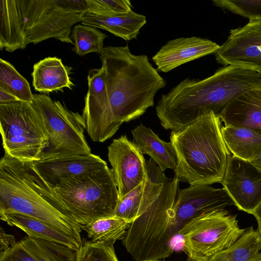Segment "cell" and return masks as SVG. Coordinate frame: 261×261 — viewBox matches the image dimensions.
<instances>
[{"label": "cell", "mask_w": 261, "mask_h": 261, "mask_svg": "<svg viewBox=\"0 0 261 261\" xmlns=\"http://www.w3.org/2000/svg\"><path fill=\"white\" fill-rule=\"evenodd\" d=\"M17 0H0V49L13 52L28 45Z\"/></svg>", "instance_id": "obj_22"}, {"label": "cell", "mask_w": 261, "mask_h": 261, "mask_svg": "<svg viewBox=\"0 0 261 261\" xmlns=\"http://www.w3.org/2000/svg\"><path fill=\"white\" fill-rule=\"evenodd\" d=\"M28 44L54 38L73 44L70 34L88 12L86 0H17Z\"/></svg>", "instance_id": "obj_8"}, {"label": "cell", "mask_w": 261, "mask_h": 261, "mask_svg": "<svg viewBox=\"0 0 261 261\" xmlns=\"http://www.w3.org/2000/svg\"><path fill=\"white\" fill-rule=\"evenodd\" d=\"M32 103L43 119L48 138L40 160L91 153L82 115L44 94H34Z\"/></svg>", "instance_id": "obj_9"}, {"label": "cell", "mask_w": 261, "mask_h": 261, "mask_svg": "<svg viewBox=\"0 0 261 261\" xmlns=\"http://www.w3.org/2000/svg\"><path fill=\"white\" fill-rule=\"evenodd\" d=\"M255 218L257 224V230L261 234V201L252 214Z\"/></svg>", "instance_id": "obj_36"}, {"label": "cell", "mask_w": 261, "mask_h": 261, "mask_svg": "<svg viewBox=\"0 0 261 261\" xmlns=\"http://www.w3.org/2000/svg\"><path fill=\"white\" fill-rule=\"evenodd\" d=\"M259 88L260 72L224 66L204 79L188 77L181 81L161 96L156 114L164 128L177 131L211 112L219 116L238 97Z\"/></svg>", "instance_id": "obj_1"}, {"label": "cell", "mask_w": 261, "mask_h": 261, "mask_svg": "<svg viewBox=\"0 0 261 261\" xmlns=\"http://www.w3.org/2000/svg\"><path fill=\"white\" fill-rule=\"evenodd\" d=\"M108 159L112 166L119 195L122 198L145 181L147 164L143 154L126 135L114 139L108 146Z\"/></svg>", "instance_id": "obj_12"}, {"label": "cell", "mask_w": 261, "mask_h": 261, "mask_svg": "<svg viewBox=\"0 0 261 261\" xmlns=\"http://www.w3.org/2000/svg\"><path fill=\"white\" fill-rule=\"evenodd\" d=\"M129 224L113 216L96 219L81 228L87 232L91 242L114 246L117 240L123 239Z\"/></svg>", "instance_id": "obj_28"}, {"label": "cell", "mask_w": 261, "mask_h": 261, "mask_svg": "<svg viewBox=\"0 0 261 261\" xmlns=\"http://www.w3.org/2000/svg\"><path fill=\"white\" fill-rule=\"evenodd\" d=\"M247 229L241 228L236 216L226 210L213 211L185 223L178 232L188 261H208L215 254L228 248Z\"/></svg>", "instance_id": "obj_10"}, {"label": "cell", "mask_w": 261, "mask_h": 261, "mask_svg": "<svg viewBox=\"0 0 261 261\" xmlns=\"http://www.w3.org/2000/svg\"><path fill=\"white\" fill-rule=\"evenodd\" d=\"M18 100L14 96L0 90V104Z\"/></svg>", "instance_id": "obj_35"}, {"label": "cell", "mask_w": 261, "mask_h": 261, "mask_svg": "<svg viewBox=\"0 0 261 261\" xmlns=\"http://www.w3.org/2000/svg\"><path fill=\"white\" fill-rule=\"evenodd\" d=\"M71 67L66 66L61 59L47 57L33 66L32 73L35 90L42 93L61 91L63 88L72 89L74 84L69 74Z\"/></svg>", "instance_id": "obj_23"}, {"label": "cell", "mask_w": 261, "mask_h": 261, "mask_svg": "<svg viewBox=\"0 0 261 261\" xmlns=\"http://www.w3.org/2000/svg\"><path fill=\"white\" fill-rule=\"evenodd\" d=\"M250 162L261 171V152Z\"/></svg>", "instance_id": "obj_37"}, {"label": "cell", "mask_w": 261, "mask_h": 261, "mask_svg": "<svg viewBox=\"0 0 261 261\" xmlns=\"http://www.w3.org/2000/svg\"><path fill=\"white\" fill-rule=\"evenodd\" d=\"M147 261H160V260H147Z\"/></svg>", "instance_id": "obj_38"}, {"label": "cell", "mask_w": 261, "mask_h": 261, "mask_svg": "<svg viewBox=\"0 0 261 261\" xmlns=\"http://www.w3.org/2000/svg\"><path fill=\"white\" fill-rule=\"evenodd\" d=\"M22 214L81 238L80 225L35 168L5 154L0 161V214Z\"/></svg>", "instance_id": "obj_3"}, {"label": "cell", "mask_w": 261, "mask_h": 261, "mask_svg": "<svg viewBox=\"0 0 261 261\" xmlns=\"http://www.w3.org/2000/svg\"><path fill=\"white\" fill-rule=\"evenodd\" d=\"M35 168L55 188L63 179L77 176L107 166L99 156L92 154L75 155L33 162Z\"/></svg>", "instance_id": "obj_18"}, {"label": "cell", "mask_w": 261, "mask_h": 261, "mask_svg": "<svg viewBox=\"0 0 261 261\" xmlns=\"http://www.w3.org/2000/svg\"><path fill=\"white\" fill-rule=\"evenodd\" d=\"M88 12L99 15L111 16L127 13L133 6L129 0H86Z\"/></svg>", "instance_id": "obj_33"}, {"label": "cell", "mask_w": 261, "mask_h": 261, "mask_svg": "<svg viewBox=\"0 0 261 261\" xmlns=\"http://www.w3.org/2000/svg\"><path fill=\"white\" fill-rule=\"evenodd\" d=\"M220 45L206 38L181 37L168 41L152 57L157 70L168 72L186 63L215 54Z\"/></svg>", "instance_id": "obj_17"}, {"label": "cell", "mask_w": 261, "mask_h": 261, "mask_svg": "<svg viewBox=\"0 0 261 261\" xmlns=\"http://www.w3.org/2000/svg\"><path fill=\"white\" fill-rule=\"evenodd\" d=\"M261 234L252 228L228 248L220 251L208 261H261Z\"/></svg>", "instance_id": "obj_27"}, {"label": "cell", "mask_w": 261, "mask_h": 261, "mask_svg": "<svg viewBox=\"0 0 261 261\" xmlns=\"http://www.w3.org/2000/svg\"><path fill=\"white\" fill-rule=\"evenodd\" d=\"M225 143L232 155L250 161L261 152V131L230 125L221 127Z\"/></svg>", "instance_id": "obj_26"}, {"label": "cell", "mask_w": 261, "mask_h": 261, "mask_svg": "<svg viewBox=\"0 0 261 261\" xmlns=\"http://www.w3.org/2000/svg\"><path fill=\"white\" fill-rule=\"evenodd\" d=\"M222 121L211 112L177 131L170 142L176 159L179 181L190 185L221 183L230 155L221 133Z\"/></svg>", "instance_id": "obj_4"}, {"label": "cell", "mask_w": 261, "mask_h": 261, "mask_svg": "<svg viewBox=\"0 0 261 261\" xmlns=\"http://www.w3.org/2000/svg\"><path fill=\"white\" fill-rule=\"evenodd\" d=\"M70 37L74 45V51L83 56L91 53L100 54L108 35L96 28L79 24L72 28Z\"/></svg>", "instance_id": "obj_30"}, {"label": "cell", "mask_w": 261, "mask_h": 261, "mask_svg": "<svg viewBox=\"0 0 261 261\" xmlns=\"http://www.w3.org/2000/svg\"><path fill=\"white\" fill-rule=\"evenodd\" d=\"M88 90L85 98L82 117L85 129L94 142L110 139V112L105 68L90 69L87 76Z\"/></svg>", "instance_id": "obj_14"}, {"label": "cell", "mask_w": 261, "mask_h": 261, "mask_svg": "<svg viewBox=\"0 0 261 261\" xmlns=\"http://www.w3.org/2000/svg\"><path fill=\"white\" fill-rule=\"evenodd\" d=\"M82 24L105 30L126 41L136 39L140 29L146 23V16L131 11L122 14L106 16L87 12Z\"/></svg>", "instance_id": "obj_24"}, {"label": "cell", "mask_w": 261, "mask_h": 261, "mask_svg": "<svg viewBox=\"0 0 261 261\" xmlns=\"http://www.w3.org/2000/svg\"><path fill=\"white\" fill-rule=\"evenodd\" d=\"M106 72L111 138L124 122L135 120L154 105L166 83L146 55L132 54L128 44L108 46L99 54Z\"/></svg>", "instance_id": "obj_2"}, {"label": "cell", "mask_w": 261, "mask_h": 261, "mask_svg": "<svg viewBox=\"0 0 261 261\" xmlns=\"http://www.w3.org/2000/svg\"><path fill=\"white\" fill-rule=\"evenodd\" d=\"M76 253L63 245L28 236L0 252V261H75Z\"/></svg>", "instance_id": "obj_19"}, {"label": "cell", "mask_w": 261, "mask_h": 261, "mask_svg": "<svg viewBox=\"0 0 261 261\" xmlns=\"http://www.w3.org/2000/svg\"><path fill=\"white\" fill-rule=\"evenodd\" d=\"M16 243L14 236L6 233L1 227L0 230V252L6 251Z\"/></svg>", "instance_id": "obj_34"}, {"label": "cell", "mask_w": 261, "mask_h": 261, "mask_svg": "<svg viewBox=\"0 0 261 261\" xmlns=\"http://www.w3.org/2000/svg\"><path fill=\"white\" fill-rule=\"evenodd\" d=\"M0 90L18 100L32 103L33 95L30 84L9 62L0 59Z\"/></svg>", "instance_id": "obj_29"}, {"label": "cell", "mask_w": 261, "mask_h": 261, "mask_svg": "<svg viewBox=\"0 0 261 261\" xmlns=\"http://www.w3.org/2000/svg\"><path fill=\"white\" fill-rule=\"evenodd\" d=\"M75 261H118L114 246L87 241L77 250Z\"/></svg>", "instance_id": "obj_31"}, {"label": "cell", "mask_w": 261, "mask_h": 261, "mask_svg": "<svg viewBox=\"0 0 261 261\" xmlns=\"http://www.w3.org/2000/svg\"><path fill=\"white\" fill-rule=\"evenodd\" d=\"M179 182L167 177L156 199L129 224L122 243L135 261L160 260L172 254L179 231L174 212Z\"/></svg>", "instance_id": "obj_5"}, {"label": "cell", "mask_w": 261, "mask_h": 261, "mask_svg": "<svg viewBox=\"0 0 261 261\" xmlns=\"http://www.w3.org/2000/svg\"><path fill=\"white\" fill-rule=\"evenodd\" d=\"M231 205L235 204L224 188L190 185L178 190L174 203L177 227L179 230L185 223L196 217Z\"/></svg>", "instance_id": "obj_15"}, {"label": "cell", "mask_w": 261, "mask_h": 261, "mask_svg": "<svg viewBox=\"0 0 261 261\" xmlns=\"http://www.w3.org/2000/svg\"><path fill=\"white\" fill-rule=\"evenodd\" d=\"M147 174L144 182L119 200L114 216L129 224L134 222L156 199L167 177L151 158L146 161Z\"/></svg>", "instance_id": "obj_16"}, {"label": "cell", "mask_w": 261, "mask_h": 261, "mask_svg": "<svg viewBox=\"0 0 261 261\" xmlns=\"http://www.w3.org/2000/svg\"><path fill=\"white\" fill-rule=\"evenodd\" d=\"M0 125L5 154L23 162L40 160L48 138L43 119L32 103H1Z\"/></svg>", "instance_id": "obj_7"}, {"label": "cell", "mask_w": 261, "mask_h": 261, "mask_svg": "<svg viewBox=\"0 0 261 261\" xmlns=\"http://www.w3.org/2000/svg\"><path fill=\"white\" fill-rule=\"evenodd\" d=\"M224 125L261 131V88L244 93L219 115Z\"/></svg>", "instance_id": "obj_20"}, {"label": "cell", "mask_w": 261, "mask_h": 261, "mask_svg": "<svg viewBox=\"0 0 261 261\" xmlns=\"http://www.w3.org/2000/svg\"><path fill=\"white\" fill-rule=\"evenodd\" d=\"M260 74H261V72H260Z\"/></svg>", "instance_id": "obj_39"}, {"label": "cell", "mask_w": 261, "mask_h": 261, "mask_svg": "<svg viewBox=\"0 0 261 261\" xmlns=\"http://www.w3.org/2000/svg\"><path fill=\"white\" fill-rule=\"evenodd\" d=\"M1 219L9 225L23 230L28 236L47 240L77 250L83 244L82 238L68 233L29 216L12 212L0 214Z\"/></svg>", "instance_id": "obj_21"}, {"label": "cell", "mask_w": 261, "mask_h": 261, "mask_svg": "<svg viewBox=\"0 0 261 261\" xmlns=\"http://www.w3.org/2000/svg\"><path fill=\"white\" fill-rule=\"evenodd\" d=\"M221 184L240 210L252 214L261 201V171L249 161L230 156Z\"/></svg>", "instance_id": "obj_13"}, {"label": "cell", "mask_w": 261, "mask_h": 261, "mask_svg": "<svg viewBox=\"0 0 261 261\" xmlns=\"http://www.w3.org/2000/svg\"><path fill=\"white\" fill-rule=\"evenodd\" d=\"M132 134L141 152L148 155L163 172L167 169H175L176 159L171 142L161 140L150 128L142 124L136 126Z\"/></svg>", "instance_id": "obj_25"}, {"label": "cell", "mask_w": 261, "mask_h": 261, "mask_svg": "<svg viewBox=\"0 0 261 261\" xmlns=\"http://www.w3.org/2000/svg\"><path fill=\"white\" fill-rule=\"evenodd\" d=\"M217 62L261 72V20L251 19L245 25L232 29L216 52Z\"/></svg>", "instance_id": "obj_11"}, {"label": "cell", "mask_w": 261, "mask_h": 261, "mask_svg": "<svg viewBox=\"0 0 261 261\" xmlns=\"http://www.w3.org/2000/svg\"><path fill=\"white\" fill-rule=\"evenodd\" d=\"M213 5L251 19L261 20V1L215 0Z\"/></svg>", "instance_id": "obj_32"}, {"label": "cell", "mask_w": 261, "mask_h": 261, "mask_svg": "<svg viewBox=\"0 0 261 261\" xmlns=\"http://www.w3.org/2000/svg\"><path fill=\"white\" fill-rule=\"evenodd\" d=\"M54 189L64 206L80 226L114 216L119 200L113 173L108 166L63 179Z\"/></svg>", "instance_id": "obj_6"}]
</instances>
